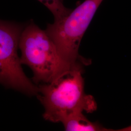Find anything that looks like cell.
Listing matches in <instances>:
<instances>
[{"label":"cell","instance_id":"cell-2","mask_svg":"<svg viewBox=\"0 0 131 131\" xmlns=\"http://www.w3.org/2000/svg\"><path fill=\"white\" fill-rule=\"evenodd\" d=\"M19 49L20 62L32 70L35 84L51 83L74 65L63 59L46 31L32 21L26 24L22 32Z\"/></svg>","mask_w":131,"mask_h":131},{"label":"cell","instance_id":"cell-5","mask_svg":"<svg viewBox=\"0 0 131 131\" xmlns=\"http://www.w3.org/2000/svg\"><path fill=\"white\" fill-rule=\"evenodd\" d=\"M61 123L67 131H111L97 122L90 121L84 116L83 112L75 113L67 117Z\"/></svg>","mask_w":131,"mask_h":131},{"label":"cell","instance_id":"cell-6","mask_svg":"<svg viewBox=\"0 0 131 131\" xmlns=\"http://www.w3.org/2000/svg\"><path fill=\"white\" fill-rule=\"evenodd\" d=\"M44 5L54 16V20H58L69 14L72 9L65 6L63 0H38Z\"/></svg>","mask_w":131,"mask_h":131},{"label":"cell","instance_id":"cell-7","mask_svg":"<svg viewBox=\"0 0 131 131\" xmlns=\"http://www.w3.org/2000/svg\"><path fill=\"white\" fill-rule=\"evenodd\" d=\"M117 131H131V125L129 126H127L125 128H122L119 130H117Z\"/></svg>","mask_w":131,"mask_h":131},{"label":"cell","instance_id":"cell-1","mask_svg":"<svg viewBox=\"0 0 131 131\" xmlns=\"http://www.w3.org/2000/svg\"><path fill=\"white\" fill-rule=\"evenodd\" d=\"M38 98L43 105V117L53 122H62L78 112L93 113L97 108L93 97L84 90L82 67L71 66L49 84L38 85Z\"/></svg>","mask_w":131,"mask_h":131},{"label":"cell","instance_id":"cell-4","mask_svg":"<svg viewBox=\"0 0 131 131\" xmlns=\"http://www.w3.org/2000/svg\"><path fill=\"white\" fill-rule=\"evenodd\" d=\"M26 24L0 19V84L28 96L37 95L38 86L26 76L18 54Z\"/></svg>","mask_w":131,"mask_h":131},{"label":"cell","instance_id":"cell-3","mask_svg":"<svg viewBox=\"0 0 131 131\" xmlns=\"http://www.w3.org/2000/svg\"><path fill=\"white\" fill-rule=\"evenodd\" d=\"M103 1L84 0L65 17L47 25L45 31L70 65L82 61L79 54L80 43Z\"/></svg>","mask_w":131,"mask_h":131}]
</instances>
